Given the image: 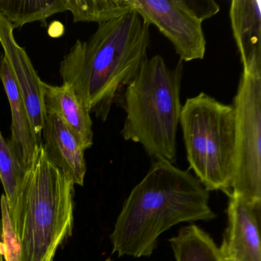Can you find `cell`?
<instances>
[{"instance_id":"obj_15","label":"cell","mask_w":261,"mask_h":261,"mask_svg":"<svg viewBox=\"0 0 261 261\" xmlns=\"http://www.w3.org/2000/svg\"><path fill=\"white\" fill-rule=\"evenodd\" d=\"M67 10L66 0H0V13L13 30L36 21L45 27L49 16Z\"/></svg>"},{"instance_id":"obj_17","label":"cell","mask_w":261,"mask_h":261,"mask_svg":"<svg viewBox=\"0 0 261 261\" xmlns=\"http://www.w3.org/2000/svg\"><path fill=\"white\" fill-rule=\"evenodd\" d=\"M27 172L11 141L4 138L0 129V180L5 191L9 211H11L16 204Z\"/></svg>"},{"instance_id":"obj_5","label":"cell","mask_w":261,"mask_h":261,"mask_svg":"<svg viewBox=\"0 0 261 261\" xmlns=\"http://www.w3.org/2000/svg\"><path fill=\"white\" fill-rule=\"evenodd\" d=\"M179 124L186 156L195 177L208 192L230 196L235 165V111L201 92L186 99Z\"/></svg>"},{"instance_id":"obj_10","label":"cell","mask_w":261,"mask_h":261,"mask_svg":"<svg viewBox=\"0 0 261 261\" xmlns=\"http://www.w3.org/2000/svg\"><path fill=\"white\" fill-rule=\"evenodd\" d=\"M261 1L232 0L230 20L243 72L261 75Z\"/></svg>"},{"instance_id":"obj_4","label":"cell","mask_w":261,"mask_h":261,"mask_svg":"<svg viewBox=\"0 0 261 261\" xmlns=\"http://www.w3.org/2000/svg\"><path fill=\"white\" fill-rule=\"evenodd\" d=\"M183 62L170 68L160 55L147 59L116 100L126 114L122 137L154 160L176 161Z\"/></svg>"},{"instance_id":"obj_8","label":"cell","mask_w":261,"mask_h":261,"mask_svg":"<svg viewBox=\"0 0 261 261\" xmlns=\"http://www.w3.org/2000/svg\"><path fill=\"white\" fill-rule=\"evenodd\" d=\"M0 43L4 51L16 83L20 89L35 135L39 146L42 145V130L45 113L43 103L42 81L38 75L27 51L18 45L10 22L0 13Z\"/></svg>"},{"instance_id":"obj_7","label":"cell","mask_w":261,"mask_h":261,"mask_svg":"<svg viewBox=\"0 0 261 261\" xmlns=\"http://www.w3.org/2000/svg\"><path fill=\"white\" fill-rule=\"evenodd\" d=\"M133 4L145 22L155 25L169 39L181 62L204 57L202 21L194 12L190 0H133Z\"/></svg>"},{"instance_id":"obj_13","label":"cell","mask_w":261,"mask_h":261,"mask_svg":"<svg viewBox=\"0 0 261 261\" xmlns=\"http://www.w3.org/2000/svg\"><path fill=\"white\" fill-rule=\"evenodd\" d=\"M45 113L57 114L64 120L84 150L94 143L93 122L73 88L67 84L53 86L42 82Z\"/></svg>"},{"instance_id":"obj_9","label":"cell","mask_w":261,"mask_h":261,"mask_svg":"<svg viewBox=\"0 0 261 261\" xmlns=\"http://www.w3.org/2000/svg\"><path fill=\"white\" fill-rule=\"evenodd\" d=\"M228 225L220 250L233 261H261V200L244 201L230 196Z\"/></svg>"},{"instance_id":"obj_2","label":"cell","mask_w":261,"mask_h":261,"mask_svg":"<svg viewBox=\"0 0 261 261\" xmlns=\"http://www.w3.org/2000/svg\"><path fill=\"white\" fill-rule=\"evenodd\" d=\"M209 192L189 170L155 160L125 201L110 238L119 257H149L159 237L181 222L208 221L216 215Z\"/></svg>"},{"instance_id":"obj_11","label":"cell","mask_w":261,"mask_h":261,"mask_svg":"<svg viewBox=\"0 0 261 261\" xmlns=\"http://www.w3.org/2000/svg\"><path fill=\"white\" fill-rule=\"evenodd\" d=\"M42 146L50 161L74 185L84 186L87 172L85 150L57 114H46L42 130Z\"/></svg>"},{"instance_id":"obj_14","label":"cell","mask_w":261,"mask_h":261,"mask_svg":"<svg viewBox=\"0 0 261 261\" xmlns=\"http://www.w3.org/2000/svg\"><path fill=\"white\" fill-rule=\"evenodd\" d=\"M169 243L176 261H224L212 237L197 225L183 227Z\"/></svg>"},{"instance_id":"obj_19","label":"cell","mask_w":261,"mask_h":261,"mask_svg":"<svg viewBox=\"0 0 261 261\" xmlns=\"http://www.w3.org/2000/svg\"><path fill=\"white\" fill-rule=\"evenodd\" d=\"M1 235H2V222H1V219H0V261H4V254H3L2 239H1Z\"/></svg>"},{"instance_id":"obj_3","label":"cell","mask_w":261,"mask_h":261,"mask_svg":"<svg viewBox=\"0 0 261 261\" xmlns=\"http://www.w3.org/2000/svg\"><path fill=\"white\" fill-rule=\"evenodd\" d=\"M74 185L37 148L16 204L9 211L20 261H53L72 234Z\"/></svg>"},{"instance_id":"obj_12","label":"cell","mask_w":261,"mask_h":261,"mask_svg":"<svg viewBox=\"0 0 261 261\" xmlns=\"http://www.w3.org/2000/svg\"><path fill=\"white\" fill-rule=\"evenodd\" d=\"M0 79L4 84L11 108L12 136L10 141L22 166L28 171L34 158L35 152L40 146L35 135L33 123L22 93L4 56L0 61Z\"/></svg>"},{"instance_id":"obj_21","label":"cell","mask_w":261,"mask_h":261,"mask_svg":"<svg viewBox=\"0 0 261 261\" xmlns=\"http://www.w3.org/2000/svg\"><path fill=\"white\" fill-rule=\"evenodd\" d=\"M105 261H112V260H111V259H110V258H109V259H107L106 260H105Z\"/></svg>"},{"instance_id":"obj_18","label":"cell","mask_w":261,"mask_h":261,"mask_svg":"<svg viewBox=\"0 0 261 261\" xmlns=\"http://www.w3.org/2000/svg\"><path fill=\"white\" fill-rule=\"evenodd\" d=\"M2 212V250L6 261H20L21 247L19 239L15 233L9 213L8 203L5 195L1 196Z\"/></svg>"},{"instance_id":"obj_16","label":"cell","mask_w":261,"mask_h":261,"mask_svg":"<svg viewBox=\"0 0 261 261\" xmlns=\"http://www.w3.org/2000/svg\"><path fill=\"white\" fill-rule=\"evenodd\" d=\"M66 5L74 22L103 23L134 10L133 0H66Z\"/></svg>"},{"instance_id":"obj_6","label":"cell","mask_w":261,"mask_h":261,"mask_svg":"<svg viewBox=\"0 0 261 261\" xmlns=\"http://www.w3.org/2000/svg\"><path fill=\"white\" fill-rule=\"evenodd\" d=\"M235 165L230 196L261 200V75L241 74L236 95ZM229 196V197H230Z\"/></svg>"},{"instance_id":"obj_1","label":"cell","mask_w":261,"mask_h":261,"mask_svg":"<svg viewBox=\"0 0 261 261\" xmlns=\"http://www.w3.org/2000/svg\"><path fill=\"white\" fill-rule=\"evenodd\" d=\"M149 27L133 10L99 24L88 40H77L61 62L63 84L70 85L87 111L102 122L147 60Z\"/></svg>"},{"instance_id":"obj_20","label":"cell","mask_w":261,"mask_h":261,"mask_svg":"<svg viewBox=\"0 0 261 261\" xmlns=\"http://www.w3.org/2000/svg\"><path fill=\"white\" fill-rule=\"evenodd\" d=\"M223 259H224V261H233V260H232V259H227V258L223 257Z\"/></svg>"}]
</instances>
